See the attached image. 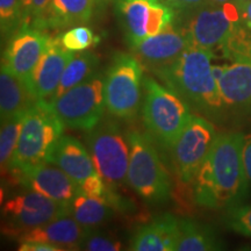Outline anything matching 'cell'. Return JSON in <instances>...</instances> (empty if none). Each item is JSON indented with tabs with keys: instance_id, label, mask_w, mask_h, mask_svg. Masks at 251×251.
<instances>
[{
	"instance_id": "obj_34",
	"label": "cell",
	"mask_w": 251,
	"mask_h": 251,
	"mask_svg": "<svg viewBox=\"0 0 251 251\" xmlns=\"http://www.w3.org/2000/svg\"><path fill=\"white\" fill-rule=\"evenodd\" d=\"M208 1L209 0H164L165 4L171 6L175 11H180L184 13L200 7Z\"/></svg>"
},
{
	"instance_id": "obj_39",
	"label": "cell",
	"mask_w": 251,
	"mask_h": 251,
	"mask_svg": "<svg viewBox=\"0 0 251 251\" xmlns=\"http://www.w3.org/2000/svg\"><path fill=\"white\" fill-rule=\"evenodd\" d=\"M99 1V4H103V2H107V1H109V0H98Z\"/></svg>"
},
{
	"instance_id": "obj_37",
	"label": "cell",
	"mask_w": 251,
	"mask_h": 251,
	"mask_svg": "<svg viewBox=\"0 0 251 251\" xmlns=\"http://www.w3.org/2000/svg\"><path fill=\"white\" fill-rule=\"evenodd\" d=\"M20 2H21V6H23L24 17H25V23L24 24L28 25V18H29L31 0H20Z\"/></svg>"
},
{
	"instance_id": "obj_17",
	"label": "cell",
	"mask_w": 251,
	"mask_h": 251,
	"mask_svg": "<svg viewBox=\"0 0 251 251\" xmlns=\"http://www.w3.org/2000/svg\"><path fill=\"white\" fill-rule=\"evenodd\" d=\"M46 161L58 166L79 187L90 177L98 174L92 157L84 144L75 137L65 135H62L56 141Z\"/></svg>"
},
{
	"instance_id": "obj_12",
	"label": "cell",
	"mask_w": 251,
	"mask_h": 251,
	"mask_svg": "<svg viewBox=\"0 0 251 251\" xmlns=\"http://www.w3.org/2000/svg\"><path fill=\"white\" fill-rule=\"evenodd\" d=\"M50 40L51 37L46 30L24 24L9 37L1 59L26 84L33 94V75L48 48Z\"/></svg>"
},
{
	"instance_id": "obj_36",
	"label": "cell",
	"mask_w": 251,
	"mask_h": 251,
	"mask_svg": "<svg viewBox=\"0 0 251 251\" xmlns=\"http://www.w3.org/2000/svg\"><path fill=\"white\" fill-rule=\"evenodd\" d=\"M242 159L244 172H246L247 181L251 187V134L244 135L243 148H242Z\"/></svg>"
},
{
	"instance_id": "obj_16",
	"label": "cell",
	"mask_w": 251,
	"mask_h": 251,
	"mask_svg": "<svg viewBox=\"0 0 251 251\" xmlns=\"http://www.w3.org/2000/svg\"><path fill=\"white\" fill-rule=\"evenodd\" d=\"M75 55V51L63 46L61 36L51 37L33 75V89L37 101L51 100L57 91L63 72Z\"/></svg>"
},
{
	"instance_id": "obj_31",
	"label": "cell",
	"mask_w": 251,
	"mask_h": 251,
	"mask_svg": "<svg viewBox=\"0 0 251 251\" xmlns=\"http://www.w3.org/2000/svg\"><path fill=\"white\" fill-rule=\"evenodd\" d=\"M122 244L114 238L97 233L94 230H87L84 238L81 249L90 251H118L122 249Z\"/></svg>"
},
{
	"instance_id": "obj_23",
	"label": "cell",
	"mask_w": 251,
	"mask_h": 251,
	"mask_svg": "<svg viewBox=\"0 0 251 251\" xmlns=\"http://www.w3.org/2000/svg\"><path fill=\"white\" fill-rule=\"evenodd\" d=\"M113 207L103 198H93L79 193L72 200L69 211L70 215L85 230H94L113 216Z\"/></svg>"
},
{
	"instance_id": "obj_3",
	"label": "cell",
	"mask_w": 251,
	"mask_h": 251,
	"mask_svg": "<svg viewBox=\"0 0 251 251\" xmlns=\"http://www.w3.org/2000/svg\"><path fill=\"white\" fill-rule=\"evenodd\" d=\"M143 87L144 126L156 142L171 150L192 117L188 103L177 92L153 78H144Z\"/></svg>"
},
{
	"instance_id": "obj_32",
	"label": "cell",
	"mask_w": 251,
	"mask_h": 251,
	"mask_svg": "<svg viewBox=\"0 0 251 251\" xmlns=\"http://www.w3.org/2000/svg\"><path fill=\"white\" fill-rule=\"evenodd\" d=\"M51 0H31L28 25L43 30L47 14H48Z\"/></svg>"
},
{
	"instance_id": "obj_2",
	"label": "cell",
	"mask_w": 251,
	"mask_h": 251,
	"mask_svg": "<svg viewBox=\"0 0 251 251\" xmlns=\"http://www.w3.org/2000/svg\"><path fill=\"white\" fill-rule=\"evenodd\" d=\"M213 57L209 50L191 45L177 61L155 74L187 102L214 114L225 105L213 72Z\"/></svg>"
},
{
	"instance_id": "obj_4",
	"label": "cell",
	"mask_w": 251,
	"mask_h": 251,
	"mask_svg": "<svg viewBox=\"0 0 251 251\" xmlns=\"http://www.w3.org/2000/svg\"><path fill=\"white\" fill-rule=\"evenodd\" d=\"M127 136L130 148L127 183L146 202H166L171 193L170 178L151 136L140 130H130Z\"/></svg>"
},
{
	"instance_id": "obj_5",
	"label": "cell",
	"mask_w": 251,
	"mask_h": 251,
	"mask_svg": "<svg viewBox=\"0 0 251 251\" xmlns=\"http://www.w3.org/2000/svg\"><path fill=\"white\" fill-rule=\"evenodd\" d=\"M64 125L45 101H37L25 114L17 149L8 171L18 177L24 170L45 162L54 144L62 136Z\"/></svg>"
},
{
	"instance_id": "obj_24",
	"label": "cell",
	"mask_w": 251,
	"mask_h": 251,
	"mask_svg": "<svg viewBox=\"0 0 251 251\" xmlns=\"http://www.w3.org/2000/svg\"><path fill=\"white\" fill-rule=\"evenodd\" d=\"M236 6L238 19L233 34L222 50L225 57L251 58V0H231Z\"/></svg>"
},
{
	"instance_id": "obj_10",
	"label": "cell",
	"mask_w": 251,
	"mask_h": 251,
	"mask_svg": "<svg viewBox=\"0 0 251 251\" xmlns=\"http://www.w3.org/2000/svg\"><path fill=\"white\" fill-rule=\"evenodd\" d=\"M215 137V129L211 122L201 117H191L171 149L176 175L181 184H193Z\"/></svg>"
},
{
	"instance_id": "obj_25",
	"label": "cell",
	"mask_w": 251,
	"mask_h": 251,
	"mask_svg": "<svg viewBox=\"0 0 251 251\" xmlns=\"http://www.w3.org/2000/svg\"><path fill=\"white\" fill-rule=\"evenodd\" d=\"M179 251H214L221 250L222 243L212 229L192 219H179Z\"/></svg>"
},
{
	"instance_id": "obj_1",
	"label": "cell",
	"mask_w": 251,
	"mask_h": 251,
	"mask_svg": "<svg viewBox=\"0 0 251 251\" xmlns=\"http://www.w3.org/2000/svg\"><path fill=\"white\" fill-rule=\"evenodd\" d=\"M244 135L229 131L216 135L205 162L193 181V198L206 208L237 205L246 198L249 184L244 172Z\"/></svg>"
},
{
	"instance_id": "obj_30",
	"label": "cell",
	"mask_w": 251,
	"mask_h": 251,
	"mask_svg": "<svg viewBox=\"0 0 251 251\" xmlns=\"http://www.w3.org/2000/svg\"><path fill=\"white\" fill-rule=\"evenodd\" d=\"M61 41L65 48L71 51H84L96 45L97 39L89 27L77 26L71 28L61 35Z\"/></svg>"
},
{
	"instance_id": "obj_38",
	"label": "cell",
	"mask_w": 251,
	"mask_h": 251,
	"mask_svg": "<svg viewBox=\"0 0 251 251\" xmlns=\"http://www.w3.org/2000/svg\"><path fill=\"white\" fill-rule=\"evenodd\" d=\"M212 2H216V4H225V2L230 1V0H209Z\"/></svg>"
},
{
	"instance_id": "obj_15",
	"label": "cell",
	"mask_w": 251,
	"mask_h": 251,
	"mask_svg": "<svg viewBox=\"0 0 251 251\" xmlns=\"http://www.w3.org/2000/svg\"><path fill=\"white\" fill-rule=\"evenodd\" d=\"M226 65H213L224 105L247 111L251 108V58L238 57Z\"/></svg>"
},
{
	"instance_id": "obj_28",
	"label": "cell",
	"mask_w": 251,
	"mask_h": 251,
	"mask_svg": "<svg viewBox=\"0 0 251 251\" xmlns=\"http://www.w3.org/2000/svg\"><path fill=\"white\" fill-rule=\"evenodd\" d=\"M25 23L20 0H0V27L4 39L11 37Z\"/></svg>"
},
{
	"instance_id": "obj_8",
	"label": "cell",
	"mask_w": 251,
	"mask_h": 251,
	"mask_svg": "<svg viewBox=\"0 0 251 251\" xmlns=\"http://www.w3.org/2000/svg\"><path fill=\"white\" fill-rule=\"evenodd\" d=\"M143 80V65L136 56L124 52L114 56L103 81L106 108L113 117L126 120L136 117Z\"/></svg>"
},
{
	"instance_id": "obj_22",
	"label": "cell",
	"mask_w": 251,
	"mask_h": 251,
	"mask_svg": "<svg viewBox=\"0 0 251 251\" xmlns=\"http://www.w3.org/2000/svg\"><path fill=\"white\" fill-rule=\"evenodd\" d=\"M118 15L127 37L128 45L133 49L143 40L148 39L150 8L156 0H115Z\"/></svg>"
},
{
	"instance_id": "obj_19",
	"label": "cell",
	"mask_w": 251,
	"mask_h": 251,
	"mask_svg": "<svg viewBox=\"0 0 251 251\" xmlns=\"http://www.w3.org/2000/svg\"><path fill=\"white\" fill-rule=\"evenodd\" d=\"M86 230L70 214L50 221L21 235V241H41L55 244L62 250H79Z\"/></svg>"
},
{
	"instance_id": "obj_21",
	"label": "cell",
	"mask_w": 251,
	"mask_h": 251,
	"mask_svg": "<svg viewBox=\"0 0 251 251\" xmlns=\"http://www.w3.org/2000/svg\"><path fill=\"white\" fill-rule=\"evenodd\" d=\"M98 4V0H51L43 30L85 24L91 20Z\"/></svg>"
},
{
	"instance_id": "obj_6",
	"label": "cell",
	"mask_w": 251,
	"mask_h": 251,
	"mask_svg": "<svg viewBox=\"0 0 251 251\" xmlns=\"http://www.w3.org/2000/svg\"><path fill=\"white\" fill-rule=\"evenodd\" d=\"M89 152L100 177L109 188L127 181L130 148L128 136L113 120H103L86 135Z\"/></svg>"
},
{
	"instance_id": "obj_26",
	"label": "cell",
	"mask_w": 251,
	"mask_h": 251,
	"mask_svg": "<svg viewBox=\"0 0 251 251\" xmlns=\"http://www.w3.org/2000/svg\"><path fill=\"white\" fill-rule=\"evenodd\" d=\"M98 63V56L92 51H80L78 55H75V57L71 59L63 72L57 91L51 99L62 96L63 93L77 86L81 81L96 74V68Z\"/></svg>"
},
{
	"instance_id": "obj_13",
	"label": "cell",
	"mask_w": 251,
	"mask_h": 251,
	"mask_svg": "<svg viewBox=\"0 0 251 251\" xmlns=\"http://www.w3.org/2000/svg\"><path fill=\"white\" fill-rule=\"evenodd\" d=\"M17 178L28 190L67 206L80 193L79 186L64 171L47 161L26 169Z\"/></svg>"
},
{
	"instance_id": "obj_7",
	"label": "cell",
	"mask_w": 251,
	"mask_h": 251,
	"mask_svg": "<svg viewBox=\"0 0 251 251\" xmlns=\"http://www.w3.org/2000/svg\"><path fill=\"white\" fill-rule=\"evenodd\" d=\"M45 102L64 127L89 131L100 124L106 108L102 78L96 72L62 96Z\"/></svg>"
},
{
	"instance_id": "obj_20",
	"label": "cell",
	"mask_w": 251,
	"mask_h": 251,
	"mask_svg": "<svg viewBox=\"0 0 251 251\" xmlns=\"http://www.w3.org/2000/svg\"><path fill=\"white\" fill-rule=\"evenodd\" d=\"M37 102L33 92L4 61L0 70V115L1 121L25 114Z\"/></svg>"
},
{
	"instance_id": "obj_33",
	"label": "cell",
	"mask_w": 251,
	"mask_h": 251,
	"mask_svg": "<svg viewBox=\"0 0 251 251\" xmlns=\"http://www.w3.org/2000/svg\"><path fill=\"white\" fill-rule=\"evenodd\" d=\"M80 193L86 194L89 197L93 198H105V194L107 192V185L99 174L93 175L90 177L85 183L80 185Z\"/></svg>"
},
{
	"instance_id": "obj_11",
	"label": "cell",
	"mask_w": 251,
	"mask_h": 251,
	"mask_svg": "<svg viewBox=\"0 0 251 251\" xmlns=\"http://www.w3.org/2000/svg\"><path fill=\"white\" fill-rule=\"evenodd\" d=\"M186 14V25L183 29L186 31L191 45L209 50L213 54L216 50L222 51L235 26L225 4L208 1Z\"/></svg>"
},
{
	"instance_id": "obj_35",
	"label": "cell",
	"mask_w": 251,
	"mask_h": 251,
	"mask_svg": "<svg viewBox=\"0 0 251 251\" xmlns=\"http://www.w3.org/2000/svg\"><path fill=\"white\" fill-rule=\"evenodd\" d=\"M20 251H62V249L55 244L41 242V241H21Z\"/></svg>"
},
{
	"instance_id": "obj_18",
	"label": "cell",
	"mask_w": 251,
	"mask_h": 251,
	"mask_svg": "<svg viewBox=\"0 0 251 251\" xmlns=\"http://www.w3.org/2000/svg\"><path fill=\"white\" fill-rule=\"evenodd\" d=\"M180 238L179 219L171 214L157 216L136 229L130 240V250L175 251Z\"/></svg>"
},
{
	"instance_id": "obj_29",
	"label": "cell",
	"mask_w": 251,
	"mask_h": 251,
	"mask_svg": "<svg viewBox=\"0 0 251 251\" xmlns=\"http://www.w3.org/2000/svg\"><path fill=\"white\" fill-rule=\"evenodd\" d=\"M227 227L235 233L251 237V205H237L228 207L225 214Z\"/></svg>"
},
{
	"instance_id": "obj_14",
	"label": "cell",
	"mask_w": 251,
	"mask_h": 251,
	"mask_svg": "<svg viewBox=\"0 0 251 251\" xmlns=\"http://www.w3.org/2000/svg\"><path fill=\"white\" fill-rule=\"evenodd\" d=\"M191 46L186 31L172 25L157 35L143 40L131 50L137 59L155 72L169 67Z\"/></svg>"
},
{
	"instance_id": "obj_9",
	"label": "cell",
	"mask_w": 251,
	"mask_h": 251,
	"mask_svg": "<svg viewBox=\"0 0 251 251\" xmlns=\"http://www.w3.org/2000/svg\"><path fill=\"white\" fill-rule=\"evenodd\" d=\"M70 214L69 206L34 191L18 194L2 206L4 231L20 237L27 231Z\"/></svg>"
},
{
	"instance_id": "obj_27",
	"label": "cell",
	"mask_w": 251,
	"mask_h": 251,
	"mask_svg": "<svg viewBox=\"0 0 251 251\" xmlns=\"http://www.w3.org/2000/svg\"><path fill=\"white\" fill-rule=\"evenodd\" d=\"M26 114V113H25ZM25 114L15 115L13 118L1 121V131H0V163L1 171L7 172L9 163L17 149L21 128H23Z\"/></svg>"
}]
</instances>
